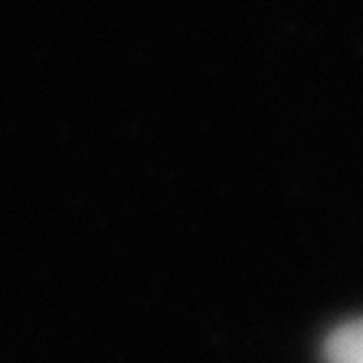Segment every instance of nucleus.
<instances>
[{"label":"nucleus","mask_w":363,"mask_h":363,"mask_svg":"<svg viewBox=\"0 0 363 363\" xmlns=\"http://www.w3.org/2000/svg\"><path fill=\"white\" fill-rule=\"evenodd\" d=\"M325 363H363V318L345 323L328 337Z\"/></svg>","instance_id":"obj_1"}]
</instances>
